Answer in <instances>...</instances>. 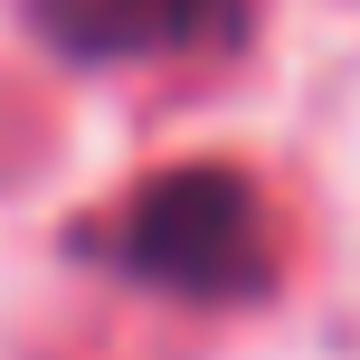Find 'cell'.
Instances as JSON below:
<instances>
[{
  "mask_svg": "<svg viewBox=\"0 0 360 360\" xmlns=\"http://www.w3.org/2000/svg\"><path fill=\"white\" fill-rule=\"evenodd\" d=\"M86 247L105 266H124L133 285L180 294V304H256L285 285L275 209L237 162H180L162 180H143L114 218H95Z\"/></svg>",
  "mask_w": 360,
  "mask_h": 360,
  "instance_id": "6da1fadb",
  "label": "cell"
},
{
  "mask_svg": "<svg viewBox=\"0 0 360 360\" xmlns=\"http://www.w3.org/2000/svg\"><path fill=\"white\" fill-rule=\"evenodd\" d=\"M38 29L86 67H199L247 38L256 0H29Z\"/></svg>",
  "mask_w": 360,
  "mask_h": 360,
  "instance_id": "7a4b0ae2",
  "label": "cell"
}]
</instances>
